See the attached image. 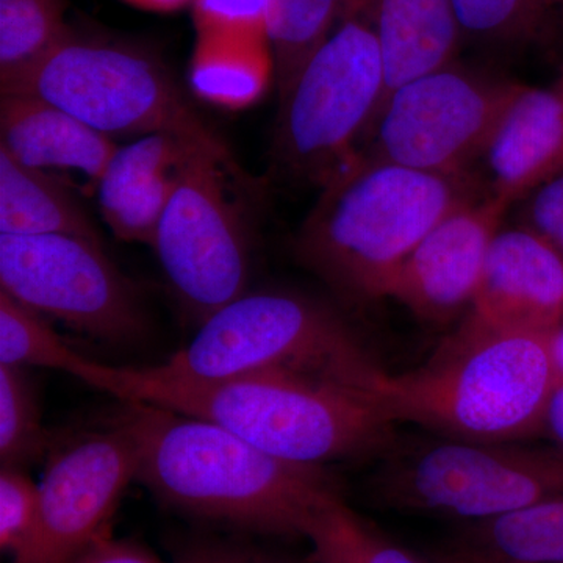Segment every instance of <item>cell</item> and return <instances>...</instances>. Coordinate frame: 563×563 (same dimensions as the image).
Masks as SVG:
<instances>
[{
	"mask_svg": "<svg viewBox=\"0 0 563 563\" xmlns=\"http://www.w3.org/2000/svg\"><path fill=\"white\" fill-rule=\"evenodd\" d=\"M340 11L372 22L379 40L385 88L376 117L404 84L457 60L463 38L451 0H342Z\"/></svg>",
	"mask_w": 563,
	"mask_h": 563,
	"instance_id": "17",
	"label": "cell"
},
{
	"mask_svg": "<svg viewBox=\"0 0 563 563\" xmlns=\"http://www.w3.org/2000/svg\"><path fill=\"white\" fill-rule=\"evenodd\" d=\"M525 85L457 60L393 92L357 157L417 172L463 176Z\"/></svg>",
	"mask_w": 563,
	"mask_h": 563,
	"instance_id": "9",
	"label": "cell"
},
{
	"mask_svg": "<svg viewBox=\"0 0 563 563\" xmlns=\"http://www.w3.org/2000/svg\"><path fill=\"white\" fill-rule=\"evenodd\" d=\"M450 550L485 562L563 563V496L470 523Z\"/></svg>",
	"mask_w": 563,
	"mask_h": 563,
	"instance_id": "20",
	"label": "cell"
},
{
	"mask_svg": "<svg viewBox=\"0 0 563 563\" xmlns=\"http://www.w3.org/2000/svg\"><path fill=\"white\" fill-rule=\"evenodd\" d=\"M198 151L206 152L173 133H152L117 146L96 184L110 231L124 242L152 246L181 169Z\"/></svg>",
	"mask_w": 563,
	"mask_h": 563,
	"instance_id": "15",
	"label": "cell"
},
{
	"mask_svg": "<svg viewBox=\"0 0 563 563\" xmlns=\"http://www.w3.org/2000/svg\"><path fill=\"white\" fill-rule=\"evenodd\" d=\"M553 352L555 363H558L559 372H561L563 377V324L558 329V331L554 332Z\"/></svg>",
	"mask_w": 563,
	"mask_h": 563,
	"instance_id": "35",
	"label": "cell"
},
{
	"mask_svg": "<svg viewBox=\"0 0 563 563\" xmlns=\"http://www.w3.org/2000/svg\"><path fill=\"white\" fill-rule=\"evenodd\" d=\"M274 77L284 98L339 21L342 0H265Z\"/></svg>",
	"mask_w": 563,
	"mask_h": 563,
	"instance_id": "23",
	"label": "cell"
},
{
	"mask_svg": "<svg viewBox=\"0 0 563 563\" xmlns=\"http://www.w3.org/2000/svg\"><path fill=\"white\" fill-rule=\"evenodd\" d=\"M232 179H243L239 166L195 152L151 246L174 295L198 324L247 292L250 239L232 198Z\"/></svg>",
	"mask_w": 563,
	"mask_h": 563,
	"instance_id": "10",
	"label": "cell"
},
{
	"mask_svg": "<svg viewBox=\"0 0 563 563\" xmlns=\"http://www.w3.org/2000/svg\"><path fill=\"white\" fill-rule=\"evenodd\" d=\"M114 150V140L60 107L36 96L2 92L0 151L21 165L80 173L96 187Z\"/></svg>",
	"mask_w": 563,
	"mask_h": 563,
	"instance_id": "18",
	"label": "cell"
},
{
	"mask_svg": "<svg viewBox=\"0 0 563 563\" xmlns=\"http://www.w3.org/2000/svg\"><path fill=\"white\" fill-rule=\"evenodd\" d=\"M154 2L165 3V5H172V3L181 2V0H154Z\"/></svg>",
	"mask_w": 563,
	"mask_h": 563,
	"instance_id": "36",
	"label": "cell"
},
{
	"mask_svg": "<svg viewBox=\"0 0 563 563\" xmlns=\"http://www.w3.org/2000/svg\"><path fill=\"white\" fill-rule=\"evenodd\" d=\"M0 290L95 340L131 344L147 331L135 287L102 243L74 235H0Z\"/></svg>",
	"mask_w": 563,
	"mask_h": 563,
	"instance_id": "11",
	"label": "cell"
},
{
	"mask_svg": "<svg viewBox=\"0 0 563 563\" xmlns=\"http://www.w3.org/2000/svg\"><path fill=\"white\" fill-rule=\"evenodd\" d=\"M509 207L488 192L448 214L396 269L384 298L428 321L450 320L470 307Z\"/></svg>",
	"mask_w": 563,
	"mask_h": 563,
	"instance_id": "14",
	"label": "cell"
},
{
	"mask_svg": "<svg viewBox=\"0 0 563 563\" xmlns=\"http://www.w3.org/2000/svg\"><path fill=\"white\" fill-rule=\"evenodd\" d=\"M372 483L374 501L399 512L493 520L563 496V448L463 440L396 448Z\"/></svg>",
	"mask_w": 563,
	"mask_h": 563,
	"instance_id": "7",
	"label": "cell"
},
{
	"mask_svg": "<svg viewBox=\"0 0 563 563\" xmlns=\"http://www.w3.org/2000/svg\"><path fill=\"white\" fill-rule=\"evenodd\" d=\"M385 65L372 22L340 11L335 27L280 99L276 154L324 185L355 161L383 101Z\"/></svg>",
	"mask_w": 563,
	"mask_h": 563,
	"instance_id": "8",
	"label": "cell"
},
{
	"mask_svg": "<svg viewBox=\"0 0 563 563\" xmlns=\"http://www.w3.org/2000/svg\"><path fill=\"white\" fill-rule=\"evenodd\" d=\"M274 70L273 55L261 38L202 35L190 80L202 99L228 109H242L257 101Z\"/></svg>",
	"mask_w": 563,
	"mask_h": 563,
	"instance_id": "22",
	"label": "cell"
},
{
	"mask_svg": "<svg viewBox=\"0 0 563 563\" xmlns=\"http://www.w3.org/2000/svg\"><path fill=\"white\" fill-rule=\"evenodd\" d=\"M151 369L177 379L298 373L369 396L385 373L342 314L287 291L244 292L199 324L184 350Z\"/></svg>",
	"mask_w": 563,
	"mask_h": 563,
	"instance_id": "5",
	"label": "cell"
},
{
	"mask_svg": "<svg viewBox=\"0 0 563 563\" xmlns=\"http://www.w3.org/2000/svg\"><path fill=\"white\" fill-rule=\"evenodd\" d=\"M40 517V487L20 468L0 472V548L16 561L27 550Z\"/></svg>",
	"mask_w": 563,
	"mask_h": 563,
	"instance_id": "28",
	"label": "cell"
},
{
	"mask_svg": "<svg viewBox=\"0 0 563 563\" xmlns=\"http://www.w3.org/2000/svg\"><path fill=\"white\" fill-rule=\"evenodd\" d=\"M136 481L169 509L258 536L303 537L339 496L322 466L282 461L217 422L125 402Z\"/></svg>",
	"mask_w": 563,
	"mask_h": 563,
	"instance_id": "1",
	"label": "cell"
},
{
	"mask_svg": "<svg viewBox=\"0 0 563 563\" xmlns=\"http://www.w3.org/2000/svg\"><path fill=\"white\" fill-rule=\"evenodd\" d=\"M0 365L68 373L96 390L114 395L118 366L103 365L74 351L41 314L0 290Z\"/></svg>",
	"mask_w": 563,
	"mask_h": 563,
	"instance_id": "21",
	"label": "cell"
},
{
	"mask_svg": "<svg viewBox=\"0 0 563 563\" xmlns=\"http://www.w3.org/2000/svg\"><path fill=\"white\" fill-rule=\"evenodd\" d=\"M139 453L128 424L54 439L44 461L35 536L10 563H70L110 532V521L129 484L136 481Z\"/></svg>",
	"mask_w": 563,
	"mask_h": 563,
	"instance_id": "12",
	"label": "cell"
},
{
	"mask_svg": "<svg viewBox=\"0 0 563 563\" xmlns=\"http://www.w3.org/2000/svg\"><path fill=\"white\" fill-rule=\"evenodd\" d=\"M553 335L446 343L418 372L384 373L373 399L391 421L417 422L453 440L512 443L536 435L544 432L551 399L563 380Z\"/></svg>",
	"mask_w": 563,
	"mask_h": 563,
	"instance_id": "4",
	"label": "cell"
},
{
	"mask_svg": "<svg viewBox=\"0 0 563 563\" xmlns=\"http://www.w3.org/2000/svg\"><path fill=\"white\" fill-rule=\"evenodd\" d=\"M544 432L550 433L558 442V446L563 448V380L551 399L547 422H544Z\"/></svg>",
	"mask_w": 563,
	"mask_h": 563,
	"instance_id": "33",
	"label": "cell"
},
{
	"mask_svg": "<svg viewBox=\"0 0 563 563\" xmlns=\"http://www.w3.org/2000/svg\"><path fill=\"white\" fill-rule=\"evenodd\" d=\"M563 324V255L529 229L496 235L468 314L448 343L553 335Z\"/></svg>",
	"mask_w": 563,
	"mask_h": 563,
	"instance_id": "13",
	"label": "cell"
},
{
	"mask_svg": "<svg viewBox=\"0 0 563 563\" xmlns=\"http://www.w3.org/2000/svg\"><path fill=\"white\" fill-rule=\"evenodd\" d=\"M295 254L343 301L384 299L396 269L453 211L479 198L472 174L446 176L355 157L322 185Z\"/></svg>",
	"mask_w": 563,
	"mask_h": 563,
	"instance_id": "3",
	"label": "cell"
},
{
	"mask_svg": "<svg viewBox=\"0 0 563 563\" xmlns=\"http://www.w3.org/2000/svg\"><path fill=\"white\" fill-rule=\"evenodd\" d=\"M559 80L563 81V66H562V69H561V74H559Z\"/></svg>",
	"mask_w": 563,
	"mask_h": 563,
	"instance_id": "37",
	"label": "cell"
},
{
	"mask_svg": "<svg viewBox=\"0 0 563 563\" xmlns=\"http://www.w3.org/2000/svg\"><path fill=\"white\" fill-rule=\"evenodd\" d=\"M490 188L512 206L563 172V81L525 85L485 151Z\"/></svg>",
	"mask_w": 563,
	"mask_h": 563,
	"instance_id": "16",
	"label": "cell"
},
{
	"mask_svg": "<svg viewBox=\"0 0 563 563\" xmlns=\"http://www.w3.org/2000/svg\"><path fill=\"white\" fill-rule=\"evenodd\" d=\"M173 563H301L243 539L199 536L184 540L174 551Z\"/></svg>",
	"mask_w": 563,
	"mask_h": 563,
	"instance_id": "30",
	"label": "cell"
},
{
	"mask_svg": "<svg viewBox=\"0 0 563 563\" xmlns=\"http://www.w3.org/2000/svg\"><path fill=\"white\" fill-rule=\"evenodd\" d=\"M0 235H74L102 243L73 192L54 174L0 151Z\"/></svg>",
	"mask_w": 563,
	"mask_h": 563,
	"instance_id": "19",
	"label": "cell"
},
{
	"mask_svg": "<svg viewBox=\"0 0 563 563\" xmlns=\"http://www.w3.org/2000/svg\"><path fill=\"white\" fill-rule=\"evenodd\" d=\"M437 563H495V562H485L479 561V559L468 558V555H463L455 553L453 550H444L442 553L437 555Z\"/></svg>",
	"mask_w": 563,
	"mask_h": 563,
	"instance_id": "34",
	"label": "cell"
},
{
	"mask_svg": "<svg viewBox=\"0 0 563 563\" xmlns=\"http://www.w3.org/2000/svg\"><path fill=\"white\" fill-rule=\"evenodd\" d=\"M54 443L44 429L40 399L27 368L0 365V463L25 470L46 461Z\"/></svg>",
	"mask_w": 563,
	"mask_h": 563,
	"instance_id": "27",
	"label": "cell"
},
{
	"mask_svg": "<svg viewBox=\"0 0 563 563\" xmlns=\"http://www.w3.org/2000/svg\"><path fill=\"white\" fill-rule=\"evenodd\" d=\"M70 563H162L146 548L132 540L114 539L106 533Z\"/></svg>",
	"mask_w": 563,
	"mask_h": 563,
	"instance_id": "32",
	"label": "cell"
},
{
	"mask_svg": "<svg viewBox=\"0 0 563 563\" xmlns=\"http://www.w3.org/2000/svg\"><path fill=\"white\" fill-rule=\"evenodd\" d=\"M196 20L202 35L268 40L265 0H196Z\"/></svg>",
	"mask_w": 563,
	"mask_h": 563,
	"instance_id": "29",
	"label": "cell"
},
{
	"mask_svg": "<svg viewBox=\"0 0 563 563\" xmlns=\"http://www.w3.org/2000/svg\"><path fill=\"white\" fill-rule=\"evenodd\" d=\"M306 539L313 563H431L387 539L339 496L321 507Z\"/></svg>",
	"mask_w": 563,
	"mask_h": 563,
	"instance_id": "25",
	"label": "cell"
},
{
	"mask_svg": "<svg viewBox=\"0 0 563 563\" xmlns=\"http://www.w3.org/2000/svg\"><path fill=\"white\" fill-rule=\"evenodd\" d=\"M463 40L520 47L548 38L563 21V0H451Z\"/></svg>",
	"mask_w": 563,
	"mask_h": 563,
	"instance_id": "24",
	"label": "cell"
},
{
	"mask_svg": "<svg viewBox=\"0 0 563 563\" xmlns=\"http://www.w3.org/2000/svg\"><path fill=\"white\" fill-rule=\"evenodd\" d=\"M65 10L66 0H0V85L33 68L69 35Z\"/></svg>",
	"mask_w": 563,
	"mask_h": 563,
	"instance_id": "26",
	"label": "cell"
},
{
	"mask_svg": "<svg viewBox=\"0 0 563 563\" xmlns=\"http://www.w3.org/2000/svg\"><path fill=\"white\" fill-rule=\"evenodd\" d=\"M2 92L44 99L111 140L173 133L239 166L165 65L140 47L69 32L43 60L3 84Z\"/></svg>",
	"mask_w": 563,
	"mask_h": 563,
	"instance_id": "6",
	"label": "cell"
},
{
	"mask_svg": "<svg viewBox=\"0 0 563 563\" xmlns=\"http://www.w3.org/2000/svg\"><path fill=\"white\" fill-rule=\"evenodd\" d=\"M525 228L563 255V172L532 192Z\"/></svg>",
	"mask_w": 563,
	"mask_h": 563,
	"instance_id": "31",
	"label": "cell"
},
{
	"mask_svg": "<svg viewBox=\"0 0 563 563\" xmlns=\"http://www.w3.org/2000/svg\"><path fill=\"white\" fill-rule=\"evenodd\" d=\"M114 398L217 422L265 453L299 465L384 454L395 432L368 393L288 372L177 379L120 366Z\"/></svg>",
	"mask_w": 563,
	"mask_h": 563,
	"instance_id": "2",
	"label": "cell"
}]
</instances>
